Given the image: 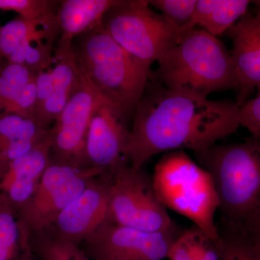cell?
Returning a JSON list of instances; mask_svg holds the SVG:
<instances>
[{"label":"cell","mask_w":260,"mask_h":260,"mask_svg":"<svg viewBox=\"0 0 260 260\" xmlns=\"http://www.w3.org/2000/svg\"><path fill=\"white\" fill-rule=\"evenodd\" d=\"M181 232L150 233L104 222L82 242L93 260H162Z\"/></svg>","instance_id":"cell-9"},{"label":"cell","mask_w":260,"mask_h":260,"mask_svg":"<svg viewBox=\"0 0 260 260\" xmlns=\"http://www.w3.org/2000/svg\"><path fill=\"white\" fill-rule=\"evenodd\" d=\"M152 181L167 210L189 219L209 237L221 238L215 222L219 200L213 178L184 150L164 153L154 167Z\"/></svg>","instance_id":"cell-5"},{"label":"cell","mask_w":260,"mask_h":260,"mask_svg":"<svg viewBox=\"0 0 260 260\" xmlns=\"http://www.w3.org/2000/svg\"><path fill=\"white\" fill-rule=\"evenodd\" d=\"M30 243L40 260H90L79 244L47 233L32 236Z\"/></svg>","instance_id":"cell-20"},{"label":"cell","mask_w":260,"mask_h":260,"mask_svg":"<svg viewBox=\"0 0 260 260\" xmlns=\"http://www.w3.org/2000/svg\"><path fill=\"white\" fill-rule=\"evenodd\" d=\"M80 73L126 121L134 115L151 75V66L116 42L102 23L73 42Z\"/></svg>","instance_id":"cell-3"},{"label":"cell","mask_w":260,"mask_h":260,"mask_svg":"<svg viewBox=\"0 0 260 260\" xmlns=\"http://www.w3.org/2000/svg\"><path fill=\"white\" fill-rule=\"evenodd\" d=\"M36 75L23 65L3 60L0 66V115Z\"/></svg>","instance_id":"cell-23"},{"label":"cell","mask_w":260,"mask_h":260,"mask_svg":"<svg viewBox=\"0 0 260 260\" xmlns=\"http://www.w3.org/2000/svg\"><path fill=\"white\" fill-rule=\"evenodd\" d=\"M54 63L52 68V93L36 116L38 122L46 129H49V126L54 124L81 80L73 47L67 49H56Z\"/></svg>","instance_id":"cell-16"},{"label":"cell","mask_w":260,"mask_h":260,"mask_svg":"<svg viewBox=\"0 0 260 260\" xmlns=\"http://www.w3.org/2000/svg\"><path fill=\"white\" fill-rule=\"evenodd\" d=\"M150 6L159 10L171 23L182 29L190 22L197 0H152Z\"/></svg>","instance_id":"cell-25"},{"label":"cell","mask_w":260,"mask_h":260,"mask_svg":"<svg viewBox=\"0 0 260 260\" xmlns=\"http://www.w3.org/2000/svg\"><path fill=\"white\" fill-rule=\"evenodd\" d=\"M223 238L213 239L193 225L179 234L167 258L169 260H223Z\"/></svg>","instance_id":"cell-19"},{"label":"cell","mask_w":260,"mask_h":260,"mask_svg":"<svg viewBox=\"0 0 260 260\" xmlns=\"http://www.w3.org/2000/svg\"><path fill=\"white\" fill-rule=\"evenodd\" d=\"M4 58H3L1 54H0V66H1L2 63H3V61L4 60Z\"/></svg>","instance_id":"cell-31"},{"label":"cell","mask_w":260,"mask_h":260,"mask_svg":"<svg viewBox=\"0 0 260 260\" xmlns=\"http://www.w3.org/2000/svg\"><path fill=\"white\" fill-rule=\"evenodd\" d=\"M37 85V109L36 116L50 97L53 89L52 67L39 72L36 77Z\"/></svg>","instance_id":"cell-29"},{"label":"cell","mask_w":260,"mask_h":260,"mask_svg":"<svg viewBox=\"0 0 260 260\" xmlns=\"http://www.w3.org/2000/svg\"><path fill=\"white\" fill-rule=\"evenodd\" d=\"M228 31L232 39V57L238 78L237 104L239 107L260 85V0Z\"/></svg>","instance_id":"cell-13"},{"label":"cell","mask_w":260,"mask_h":260,"mask_svg":"<svg viewBox=\"0 0 260 260\" xmlns=\"http://www.w3.org/2000/svg\"><path fill=\"white\" fill-rule=\"evenodd\" d=\"M108 175L109 221L145 232H178L155 193L152 177L143 169L136 170L127 162Z\"/></svg>","instance_id":"cell-7"},{"label":"cell","mask_w":260,"mask_h":260,"mask_svg":"<svg viewBox=\"0 0 260 260\" xmlns=\"http://www.w3.org/2000/svg\"><path fill=\"white\" fill-rule=\"evenodd\" d=\"M247 242L254 246L260 254V214L254 222Z\"/></svg>","instance_id":"cell-30"},{"label":"cell","mask_w":260,"mask_h":260,"mask_svg":"<svg viewBox=\"0 0 260 260\" xmlns=\"http://www.w3.org/2000/svg\"><path fill=\"white\" fill-rule=\"evenodd\" d=\"M59 3L55 0H0V10L14 11L22 18L39 20L55 16Z\"/></svg>","instance_id":"cell-24"},{"label":"cell","mask_w":260,"mask_h":260,"mask_svg":"<svg viewBox=\"0 0 260 260\" xmlns=\"http://www.w3.org/2000/svg\"><path fill=\"white\" fill-rule=\"evenodd\" d=\"M61 34L57 22L44 25L29 37L5 60L23 65L34 74L51 68L54 63V43Z\"/></svg>","instance_id":"cell-17"},{"label":"cell","mask_w":260,"mask_h":260,"mask_svg":"<svg viewBox=\"0 0 260 260\" xmlns=\"http://www.w3.org/2000/svg\"><path fill=\"white\" fill-rule=\"evenodd\" d=\"M103 174L94 168L51 160L31 199L18 213L20 223L30 237L48 230L90 181Z\"/></svg>","instance_id":"cell-8"},{"label":"cell","mask_w":260,"mask_h":260,"mask_svg":"<svg viewBox=\"0 0 260 260\" xmlns=\"http://www.w3.org/2000/svg\"><path fill=\"white\" fill-rule=\"evenodd\" d=\"M222 238L224 242L223 260H260V254L249 242Z\"/></svg>","instance_id":"cell-28"},{"label":"cell","mask_w":260,"mask_h":260,"mask_svg":"<svg viewBox=\"0 0 260 260\" xmlns=\"http://www.w3.org/2000/svg\"><path fill=\"white\" fill-rule=\"evenodd\" d=\"M129 132L124 118L102 99L94 109L89 124L85 140V167L110 174L127 164L124 150Z\"/></svg>","instance_id":"cell-11"},{"label":"cell","mask_w":260,"mask_h":260,"mask_svg":"<svg viewBox=\"0 0 260 260\" xmlns=\"http://www.w3.org/2000/svg\"><path fill=\"white\" fill-rule=\"evenodd\" d=\"M158 63L150 79L175 91L208 98L239 87L231 52L202 28L186 34Z\"/></svg>","instance_id":"cell-4"},{"label":"cell","mask_w":260,"mask_h":260,"mask_svg":"<svg viewBox=\"0 0 260 260\" xmlns=\"http://www.w3.org/2000/svg\"><path fill=\"white\" fill-rule=\"evenodd\" d=\"M56 16L39 20L19 17L0 27V54L6 59L29 37L44 25L56 23Z\"/></svg>","instance_id":"cell-21"},{"label":"cell","mask_w":260,"mask_h":260,"mask_svg":"<svg viewBox=\"0 0 260 260\" xmlns=\"http://www.w3.org/2000/svg\"><path fill=\"white\" fill-rule=\"evenodd\" d=\"M195 155L215 184L223 228L220 237L248 242L260 214V140L215 144Z\"/></svg>","instance_id":"cell-2"},{"label":"cell","mask_w":260,"mask_h":260,"mask_svg":"<svg viewBox=\"0 0 260 260\" xmlns=\"http://www.w3.org/2000/svg\"><path fill=\"white\" fill-rule=\"evenodd\" d=\"M36 77L37 75L23 88L18 96L3 109L1 115L14 114L22 117L36 119V109H37Z\"/></svg>","instance_id":"cell-26"},{"label":"cell","mask_w":260,"mask_h":260,"mask_svg":"<svg viewBox=\"0 0 260 260\" xmlns=\"http://www.w3.org/2000/svg\"><path fill=\"white\" fill-rule=\"evenodd\" d=\"M102 23L124 50L150 66L161 60L183 37L181 29L154 11L146 0H121Z\"/></svg>","instance_id":"cell-6"},{"label":"cell","mask_w":260,"mask_h":260,"mask_svg":"<svg viewBox=\"0 0 260 260\" xmlns=\"http://www.w3.org/2000/svg\"><path fill=\"white\" fill-rule=\"evenodd\" d=\"M110 178L98 176L46 232L79 244L109 219Z\"/></svg>","instance_id":"cell-12"},{"label":"cell","mask_w":260,"mask_h":260,"mask_svg":"<svg viewBox=\"0 0 260 260\" xmlns=\"http://www.w3.org/2000/svg\"><path fill=\"white\" fill-rule=\"evenodd\" d=\"M250 5L251 1L248 0H220L218 7L200 28L218 37L229 31L245 14Z\"/></svg>","instance_id":"cell-22"},{"label":"cell","mask_w":260,"mask_h":260,"mask_svg":"<svg viewBox=\"0 0 260 260\" xmlns=\"http://www.w3.org/2000/svg\"><path fill=\"white\" fill-rule=\"evenodd\" d=\"M80 75L79 86L50 128L51 160L86 167L87 133L94 109L103 98L90 82Z\"/></svg>","instance_id":"cell-10"},{"label":"cell","mask_w":260,"mask_h":260,"mask_svg":"<svg viewBox=\"0 0 260 260\" xmlns=\"http://www.w3.org/2000/svg\"><path fill=\"white\" fill-rule=\"evenodd\" d=\"M239 126L237 102L175 91L149 79L135 109L124 155L130 167L140 170L160 153L204 151Z\"/></svg>","instance_id":"cell-1"},{"label":"cell","mask_w":260,"mask_h":260,"mask_svg":"<svg viewBox=\"0 0 260 260\" xmlns=\"http://www.w3.org/2000/svg\"><path fill=\"white\" fill-rule=\"evenodd\" d=\"M51 161V138L10 164L0 177V193L20 211L31 199Z\"/></svg>","instance_id":"cell-14"},{"label":"cell","mask_w":260,"mask_h":260,"mask_svg":"<svg viewBox=\"0 0 260 260\" xmlns=\"http://www.w3.org/2000/svg\"><path fill=\"white\" fill-rule=\"evenodd\" d=\"M121 0H64L60 1L56 20L61 30L57 49L73 47L77 37L102 23L106 13Z\"/></svg>","instance_id":"cell-15"},{"label":"cell","mask_w":260,"mask_h":260,"mask_svg":"<svg viewBox=\"0 0 260 260\" xmlns=\"http://www.w3.org/2000/svg\"><path fill=\"white\" fill-rule=\"evenodd\" d=\"M0 260H34L30 237L18 211L0 193Z\"/></svg>","instance_id":"cell-18"},{"label":"cell","mask_w":260,"mask_h":260,"mask_svg":"<svg viewBox=\"0 0 260 260\" xmlns=\"http://www.w3.org/2000/svg\"><path fill=\"white\" fill-rule=\"evenodd\" d=\"M257 89V95L240 107V124L250 133L251 138L260 140V85Z\"/></svg>","instance_id":"cell-27"}]
</instances>
